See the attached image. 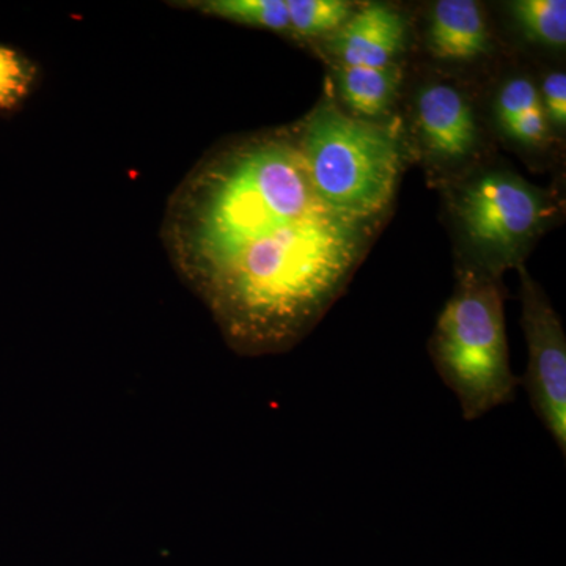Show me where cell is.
<instances>
[{"label":"cell","mask_w":566,"mask_h":566,"mask_svg":"<svg viewBox=\"0 0 566 566\" xmlns=\"http://www.w3.org/2000/svg\"><path fill=\"white\" fill-rule=\"evenodd\" d=\"M493 112L502 136L524 151L545 150L553 139L538 85L526 74H513L499 85Z\"/></svg>","instance_id":"9c48e42d"},{"label":"cell","mask_w":566,"mask_h":566,"mask_svg":"<svg viewBox=\"0 0 566 566\" xmlns=\"http://www.w3.org/2000/svg\"><path fill=\"white\" fill-rule=\"evenodd\" d=\"M539 98L553 133L564 134L566 129V74L553 71L538 85Z\"/></svg>","instance_id":"9a60e30c"},{"label":"cell","mask_w":566,"mask_h":566,"mask_svg":"<svg viewBox=\"0 0 566 566\" xmlns=\"http://www.w3.org/2000/svg\"><path fill=\"white\" fill-rule=\"evenodd\" d=\"M294 132L327 203L360 218L387 219L408 158L398 125L354 117L326 96Z\"/></svg>","instance_id":"7a4b0ae2"},{"label":"cell","mask_w":566,"mask_h":566,"mask_svg":"<svg viewBox=\"0 0 566 566\" xmlns=\"http://www.w3.org/2000/svg\"><path fill=\"white\" fill-rule=\"evenodd\" d=\"M428 352L468 422L512 403L520 381L510 365L501 279L461 268Z\"/></svg>","instance_id":"3957f363"},{"label":"cell","mask_w":566,"mask_h":566,"mask_svg":"<svg viewBox=\"0 0 566 566\" xmlns=\"http://www.w3.org/2000/svg\"><path fill=\"white\" fill-rule=\"evenodd\" d=\"M36 69L29 59L0 44V111L20 106L35 84Z\"/></svg>","instance_id":"5bb4252c"},{"label":"cell","mask_w":566,"mask_h":566,"mask_svg":"<svg viewBox=\"0 0 566 566\" xmlns=\"http://www.w3.org/2000/svg\"><path fill=\"white\" fill-rule=\"evenodd\" d=\"M415 123L424 158L434 167L460 169L479 155L482 129L474 104L453 82H424L416 93Z\"/></svg>","instance_id":"8992f818"},{"label":"cell","mask_w":566,"mask_h":566,"mask_svg":"<svg viewBox=\"0 0 566 566\" xmlns=\"http://www.w3.org/2000/svg\"><path fill=\"white\" fill-rule=\"evenodd\" d=\"M405 14L386 3H365L327 39L335 69H382L398 63L408 43Z\"/></svg>","instance_id":"52a82bcc"},{"label":"cell","mask_w":566,"mask_h":566,"mask_svg":"<svg viewBox=\"0 0 566 566\" xmlns=\"http://www.w3.org/2000/svg\"><path fill=\"white\" fill-rule=\"evenodd\" d=\"M509 11L524 39L551 50H564L565 0H516L509 3Z\"/></svg>","instance_id":"8fae6325"},{"label":"cell","mask_w":566,"mask_h":566,"mask_svg":"<svg viewBox=\"0 0 566 566\" xmlns=\"http://www.w3.org/2000/svg\"><path fill=\"white\" fill-rule=\"evenodd\" d=\"M292 35L301 40H318L340 31L359 9L345 0H285Z\"/></svg>","instance_id":"7c38bea8"},{"label":"cell","mask_w":566,"mask_h":566,"mask_svg":"<svg viewBox=\"0 0 566 566\" xmlns=\"http://www.w3.org/2000/svg\"><path fill=\"white\" fill-rule=\"evenodd\" d=\"M189 6L222 20L292 35L285 0H205Z\"/></svg>","instance_id":"4fadbf2b"},{"label":"cell","mask_w":566,"mask_h":566,"mask_svg":"<svg viewBox=\"0 0 566 566\" xmlns=\"http://www.w3.org/2000/svg\"><path fill=\"white\" fill-rule=\"evenodd\" d=\"M338 98L345 111L365 120H382L394 106L403 71L400 63L382 69H345L337 66Z\"/></svg>","instance_id":"30bf717a"},{"label":"cell","mask_w":566,"mask_h":566,"mask_svg":"<svg viewBox=\"0 0 566 566\" xmlns=\"http://www.w3.org/2000/svg\"><path fill=\"white\" fill-rule=\"evenodd\" d=\"M385 221L319 196L293 128L212 151L175 193L166 234L178 270L230 346L263 356L314 331Z\"/></svg>","instance_id":"6da1fadb"},{"label":"cell","mask_w":566,"mask_h":566,"mask_svg":"<svg viewBox=\"0 0 566 566\" xmlns=\"http://www.w3.org/2000/svg\"><path fill=\"white\" fill-rule=\"evenodd\" d=\"M450 216L468 262L461 268L502 277L521 266L556 219L553 193L506 169L475 170L453 188Z\"/></svg>","instance_id":"277c9868"},{"label":"cell","mask_w":566,"mask_h":566,"mask_svg":"<svg viewBox=\"0 0 566 566\" xmlns=\"http://www.w3.org/2000/svg\"><path fill=\"white\" fill-rule=\"evenodd\" d=\"M427 48L436 61L472 63L493 50L485 11L474 0H439L431 7Z\"/></svg>","instance_id":"ba28073f"},{"label":"cell","mask_w":566,"mask_h":566,"mask_svg":"<svg viewBox=\"0 0 566 566\" xmlns=\"http://www.w3.org/2000/svg\"><path fill=\"white\" fill-rule=\"evenodd\" d=\"M520 274L521 324L526 335L528 363L523 386L532 409L558 450L566 453V337L560 316L542 286L527 273Z\"/></svg>","instance_id":"5b68a950"}]
</instances>
